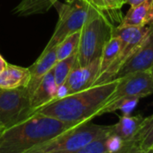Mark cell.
<instances>
[{"mask_svg":"<svg viewBox=\"0 0 153 153\" xmlns=\"http://www.w3.org/2000/svg\"><path fill=\"white\" fill-rule=\"evenodd\" d=\"M136 139L141 150L153 149V114L144 118Z\"/></svg>","mask_w":153,"mask_h":153,"instance_id":"cell-19","label":"cell"},{"mask_svg":"<svg viewBox=\"0 0 153 153\" xmlns=\"http://www.w3.org/2000/svg\"><path fill=\"white\" fill-rule=\"evenodd\" d=\"M121 46H122V41L119 37L112 36V38L107 42L100 57L99 76L103 74L114 61V59L119 54Z\"/></svg>","mask_w":153,"mask_h":153,"instance_id":"cell-17","label":"cell"},{"mask_svg":"<svg viewBox=\"0 0 153 153\" xmlns=\"http://www.w3.org/2000/svg\"><path fill=\"white\" fill-rule=\"evenodd\" d=\"M76 56H78V51L71 54L70 56L67 57L66 59L58 60L54 65L52 71L55 83L59 89L65 83L67 78L70 74L73 68L76 66Z\"/></svg>","mask_w":153,"mask_h":153,"instance_id":"cell-16","label":"cell"},{"mask_svg":"<svg viewBox=\"0 0 153 153\" xmlns=\"http://www.w3.org/2000/svg\"><path fill=\"white\" fill-rule=\"evenodd\" d=\"M153 67V25L146 34L143 41L121 66L112 80L122 79L125 76L136 72L149 71Z\"/></svg>","mask_w":153,"mask_h":153,"instance_id":"cell-9","label":"cell"},{"mask_svg":"<svg viewBox=\"0 0 153 153\" xmlns=\"http://www.w3.org/2000/svg\"><path fill=\"white\" fill-rule=\"evenodd\" d=\"M57 61L58 59L55 46L46 51H42L37 60L30 68H28L30 72V79L25 88L29 94V97L32 96L41 80L43 79V76L53 68Z\"/></svg>","mask_w":153,"mask_h":153,"instance_id":"cell-11","label":"cell"},{"mask_svg":"<svg viewBox=\"0 0 153 153\" xmlns=\"http://www.w3.org/2000/svg\"><path fill=\"white\" fill-rule=\"evenodd\" d=\"M114 20L105 12L92 4L80 31L76 66H86L99 59L107 42L113 36Z\"/></svg>","mask_w":153,"mask_h":153,"instance_id":"cell-3","label":"cell"},{"mask_svg":"<svg viewBox=\"0 0 153 153\" xmlns=\"http://www.w3.org/2000/svg\"><path fill=\"white\" fill-rule=\"evenodd\" d=\"M140 153H153V149H149L141 150Z\"/></svg>","mask_w":153,"mask_h":153,"instance_id":"cell-27","label":"cell"},{"mask_svg":"<svg viewBox=\"0 0 153 153\" xmlns=\"http://www.w3.org/2000/svg\"><path fill=\"white\" fill-rule=\"evenodd\" d=\"M46 1H47L49 7H53V6H56V4L59 2V0H46Z\"/></svg>","mask_w":153,"mask_h":153,"instance_id":"cell-26","label":"cell"},{"mask_svg":"<svg viewBox=\"0 0 153 153\" xmlns=\"http://www.w3.org/2000/svg\"><path fill=\"white\" fill-rule=\"evenodd\" d=\"M120 1H121V3H122L123 5H124V4H125V0H120Z\"/></svg>","mask_w":153,"mask_h":153,"instance_id":"cell-30","label":"cell"},{"mask_svg":"<svg viewBox=\"0 0 153 153\" xmlns=\"http://www.w3.org/2000/svg\"><path fill=\"white\" fill-rule=\"evenodd\" d=\"M87 1H88V3H90V4H91V2H92V0H87Z\"/></svg>","mask_w":153,"mask_h":153,"instance_id":"cell-31","label":"cell"},{"mask_svg":"<svg viewBox=\"0 0 153 153\" xmlns=\"http://www.w3.org/2000/svg\"><path fill=\"white\" fill-rule=\"evenodd\" d=\"M111 134V126L98 125L91 121L76 125L25 153H67L79 149L91 141Z\"/></svg>","mask_w":153,"mask_h":153,"instance_id":"cell-4","label":"cell"},{"mask_svg":"<svg viewBox=\"0 0 153 153\" xmlns=\"http://www.w3.org/2000/svg\"><path fill=\"white\" fill-rule=\"evenodd\" d=\"M149 73H150V74H151V76H153V67L150 68V70H149Z\"/></svg>","mask_w":153,"mask_h":153,"instance_id":"cell-29","label":"cell"},{"mask_svg":"<svg viewBox=\"0 0 153 153\" xmlns=\"http://www.w3.org/2000/svg\"><path fill=\"white\" fill-rule=\"evenodd\" d=\"M33 114L25 88H0V123L10 128Z\"/></svg>","mask_w":153,"mask_h":153,"instance_id":"cell-7","label":"cell"},{"mask_svg":"<svg viewBox=\"0 0 153 153\" xmlns=\"http://www.w3.org/2000/svg\"><path fill=\"white\" fill-rule=\"evenodd\" d=\"M143 120L144 117L141 115L130 116L129 114H123L115 124L110 125L111 134L117 136L123 142L137 140L136 137L141 128Z\"/></svg>","mask_w":153,"mask_h":153,"instance_id":"cell-14","label":"cell"},{"mask_svg":"<svg viewBox=\"0 0 153 153\" xmlns=\"http://www.w3.org/2000/svg\"><path fill=\"white\" fill-rule=\"evenodd\" d=\"M151 94H153V76L149 71L136 72L118 79L115 89L105 104L127 97L140 99Z\"/></svg>","mask_w":153,"mask_h":153,"instance_id":"cell-8","label":"cell"},{"mask_svg":"<svg viewBox=\"0 0 153 153\" xmlns=\"http://www.w3.org/2000/svg\"><path fill=\"white\" fill-rule=\"evenodd\" d=\"M142 1L143 0H125V4H128L130 7H132V6H135Z\"/></svg>","mask_w":153,"mask_h":153,"instance_id":"cell-25","label":"cell"},{"mask_svg":"<svg viewBox=\"0 0 153 153\" xmlns=\"http://www.w3.org/2000/svg\"><path fill=\"white\" fill-rule=\"evenodd\" d=\"M89 6L90 3L87 0H67L66 3L61 4L58 9L59 20L55 31L43 51L57 46L68 35L80 32L86 22Z\"/></svg>","mask_w":153,"mask_h":153,"instance_id":"cell-5","label":"cell"},{"mask_svg":"<svg viewBox=\"0 0 153 153\" xmlns=\"http://www.w3.org/2000/svg\"><path fill=\"white\" fill-rule=\"evenodd\" d=\"M141 152V149L140 148V145H139V141L136 140L131 146V148L128 149V151L126 153H140Z\"/></svg>","mask_w":153,"mask_h":153,"instance_id":"cell-23","label":"cell"},{"mask_svg":"<svg viewBox=\"0 0 153 153\" xmlns=\"http://www.w3.org/2000/svg\"><path fill=\"white\" fill-rule=\"evenodd\" d=\"M150 25H153V0H143L131 7L118 25L142 27Z\"/></svg>","mask_w":153,"mask_h":153,"instance_id":"cell-13","label":"cell"},{"mask_svg":"<svg viewBox=\"0 0 153 153\" xmlns=\"http://www.w3.org/2000/svg\"><path fill=\"white\" fill-rule=\"evenodd\" d=\"M108 136L98 138L79 149L67 153H109L106 146V139Z\"/></svg>","mask_w":153,"mask_h":153,"instance_id":"cell-21","label":"cell"},{"mask_svg":"<svg viewBox=\"0 0 153 153\" xmlns=\"http://www.w3.org/2000/svg\"><path fill=\"white\" fill-rule=\"evenodd\" d=\"M100 71V58L86 66H75L64 85L59 89L57 98L79 92L94 86ZM56 98V99H57Z\"/></svg>","mask_w":153,"mask_h":153,"instance_id":"cell-10","label":"cell"},{"mask_svg":"<svg viewBox=\"0 0 153 153\" xmlns=\"http://www.w3.org/2000/svg\"><path fill=\"white\" fill-rule=\"evenodd\" d=\"M137 140H131V141H128V142H125L123 144V146L117 151H114V152H111V153H126L128 151V149L131 148V146Z\"/></svg>","mask_w":153,"mask_h":153,"instance_id":"cell-22","label":"cell"},{"mask_svg":"<svg viewBox=\"0 0 153 153\" xmlns=\"http://www.w3.org/2000/svg\"><path fill=\"white\" fill-rule=\"evenodd\" d=\"M59 88L55 83L52 69L50 70L41 80L40 84L30 97V104L33 114L42 106L55 100Z\"/></svg>","mask_w":153,"mask_h":153,"instance_id":"cell-12","label":"cell"},{"mask_svg":"<svg viewBox=\"0 0 153 153\" xmlns=\"http://www.w3.org/2000/svg\"><path fill=\"white\" fill-rule=\"evenodd\" d=\"M150 25L142 27L117 25L114 27L113 31V36L119 37L122 41V46L119 54L110 67L97 79L94 86L112 81V79L121 66L130 58V56L143 41L150 28Z\"/></svg>","mask_w":153,"mask_h":153,"instance_id":"cell-6","label":"cell"},{"mask_svg":"<svg viewBox=\"0 0 153 153\" xmlns=\"http://www.w3.org/2000/svg\"><path fill=\"white\" fill-rule=\"evenodd\" d=\"M91 4L97 7L98 9L107 13L114 22L118 21L119 24L122 21L121 17V8L123 6L120 0H92Z\"/></svg>","mask_w":153,"mask_h":153,"instance_id":"cell-20","label":"cell"},{"mask_svg":"<svg viewBox=\"0 0 153 153\" xmlns=\"http://www.w3.org/2000/svg\"><path fill=\"white\" fill-rule=\"evenodd\" d=\"M4 131H5V128H4L3 124H2L1 123H0V134H1Z\"/></svg>","mask_w":153,"mask_h":153,"instance_id":"cell-28","label":"cell"},{"mask_svg":"<svg viewBox=\"0 0 153 153\" xmlns=\"http://www.w3.org/2000/svg\"><path fill=\"white\" fill-rule=\"evenodd\" d=\"M30 72L28 68H23L7 63L6 69L0 74V88H25L29 82Z\"/></svg>","mask_w":153,"mask_h":153,"instance_id":"cell-15","label":"cell"},{"mask_svg":"<svg viewBox=\"0 0 153 153\" xmlns=\"http://www.w3.org/2000/svg\"><path fill=\"white\" fill-rule=\"evenodd\" d=\"M118 84V79L93 86L57 98L38 109L39 113L64 123L79 125L97 116Z\"/></svg>","mask_w":153,"mask_h":153,"instance_id":"cell-1","label":"cell"},{"mask_svg":"<svg viewBox=\"0 0 153 153\" xmlns=\"http://www.w3.org/2000/svg\"><path fill=\"white\" fill-rule=\"evenodd\" d=\"M79 39H80V32H76L68 35L64 40H62L56 46L57 59L60 60L66 59L67 57L70 56L76 51H78Z\"/></svg>","mask_w":153,"mask_h":153,"instance_id":"cell-18","label":"cell"},{"mask_svg":"<svg viewBox=\"0 0 153 153\" xmlns=\"http://www.w3.org/2000/svg\"><path fill=\"white\" fill-rule=\"evenodd\" d=\"M7 62L6 61V59L3 58V56L0 54V74H1L7 68Z\"/></svg>","mask_w":153,"mask_h":153,"instance_id":"cell-24","label":"cell"},{"mask_svg":"<svg viewBox=\"0 0 153 153\" xmlns=\"http://www.w3.org/2000/svg\"><path fill=\"white\" fill-rule=\"evenodd\" d=\"M75 126L34 113L0 134V153H25Z\"/></svg>","mask_w":153,"mask_h":153,"instance_id":"cell-2","label":"cell"}]
</instances>
